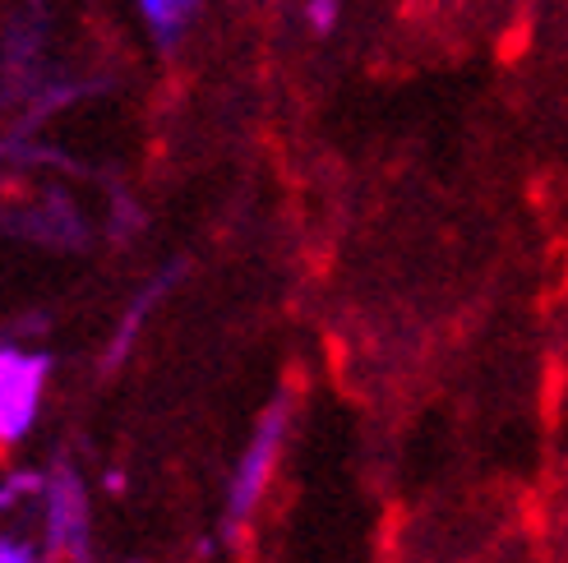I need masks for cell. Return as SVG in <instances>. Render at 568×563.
<instances>
[{"label": "cell", "instance_id": "cell-1", "mask_svg": "<svg viewBox=\"0 0 568 563\" xmlns=\"http://www.w3.org/2000/svg\"><path fill=\"white\" fill-rule=\"evenodd\" d=\"M47 370H51L47 356L14 351V347L0 351V439L6 443L23 439L28 426H33L42 388H47Z\"/></svg>", "mask_w": 568, "mask_h": 563}, {"label": "cell", "instance_id": "cell-2", "mask_svg": "<svg viewBox=\"0 0 568 563\" xmlns=\"http://www.w3.org/2000/svg\"><path fill=\"white\" fill-rule=\"evenodd\" d=\"M282 439H287V407L277 402V407L264 411L260 430H254L245 458H241V467H236V475H232V518H245L254 503H260L268 475H273V467H277Z\"/></svg>", "mask_w": 568, "mask_h": 563}, {"label": "cell", "instance_id": "cell-3", "mask_svg": "<svg viewBox=\"0 0 568 563\" xmlns=\"http://www.w3.org/2000/svg\"><path fill=\"white\" fill-rule=\"evenodd\" d=\"M51 494V545L55 550H79L83 545V522H89V499L83 485L70 471H55V481L47 485Z\"/></svg>", "mask_w": 568, "mask_h": 563}, {"label": "cell", "instance_id": "cell-4", "mask_svg": "<svg viewBox=\"0 0 568 563\" xmlns=\"http://www.w3.org/2000/svg\"><path fill=\"white\" fill-rule=\"evenodd\" d=\"M139 6H144L153 33H158L162 42H172L181 28H185V19H190V10L199 6V0H139Z\"/></svg>", "mask_w": 568, "mask_h": 563}, {"label": "cell", "instance_id": "cell-5", "mask_svg": "<svg viewBox=\"0 0 568 563\" xmlns=\"http://www.w3.org/2000/svg\"><path fill=\"white\" fill-rule=\"evenodd\" d=\"M310 23H315L320 33H328L337 23V0H310Z\"/></svg>", "mask_w": 568, "mask_h": 563}, {"label": "cell", "instance_id": "cell-6", "mask_svg": "<svg viewBox=\"0 0 568 563\" xmlns=\"http://www.w3.org/2000/svg\"><path fill=\"white\" fill-rule=\"evenodd\" d=\"M0 563H33V554H28V545L6 541V545H0Z\"/></svg>", "mask_w": 568, "mask_h": 563}]
</instances>
